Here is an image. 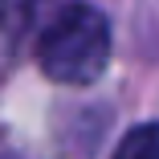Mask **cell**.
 Segmentation results:
<instances>
[{
    "label": "cell",
    "mask_w": 159,
    "mask_h": 159,
    "mask_svg": "<svg viewBox=\"0 0 159 159\" xmlns=\"http://www.w3.org/2000/svg\"><path fill=\"white\" fill-rule=\"evenodd\" d=\"M114 159H159V122L135 126V131L118 143Z\"/></svg>",
    "instance_id": "2"
},
{
    "label": "cell",
    "mask_w": 159,
    "mask_h": 159,
    "mask_svg": "<svg viewBox=\"0 0 159 159\" xmlns=\"http://www.w3.org/2000/svg\"><path fill=\"white\" fill-rule=\"evenodd\" d=\"M37 61L45 78L66 86L98 82L110 61V25L90 4H66L37 41Z\"/></svg>",
    "instance_id": "1"
}]
</instances>
